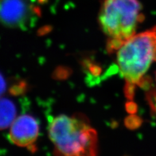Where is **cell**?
<instances>
[{
    "label": "cell",
    "instance_id": "5b68a950",
    "mask_svg": "<svg viewBox=\"0 0 156 156\" xmlns=\"http://www.w3.org/2000/svg\"><path fill=\"white\" fill-rule=\"evenodd\" d=\"M39 133V124L33 116L23 115L14 120L9 135V140L16 146L32 148Z\"/></svg>",
    "mask_w": 156,
    "mask_h": 156
},
{
    "label": "cell",
    "instance_id": "52a82bcc",
    "mask_svg": "<svg viewBox=\"0 0 156 156\" xmlns=\"http://www.w3.org/2000/svg\"><path fill=\"white\" fill-rule=\"evenodd\" d=\"M7 83L6 81L5 80V78L2 76V74L0 73V97H1L6 90Z\"/></svg>",
    "mask_w": 156,
    "mask_h": 156
},
{
    "label": "cell",
    "instance_id": "7a4b0ae2",
    "mask_svg": "<svg viewBox=\"0 0 156 156\" xmlns=\"http://www.w3.org/2000/svg\"><path fill=\"white\" fill-rule=\"evenodd\" d=\"M143 19L139 0H101L99 23L109 37V50H117L135 35L136 27Z\"/></svg>",
    "mask_w": 156,
    "mask_h": 156
},
{
    "label": "cell",
    "instance_id": "3957f363",
    "mask_svg": "<svg viewBox=\"0 0 156 156\" xmlns=\"http://www.w3.org/2000/svg\"><path fill=\"white\" fill-rule=\"evenodd\" d=\"M116 61L129 87L140 83L151 64L156 61V26L126 41L117 50Z\"/></svg>",
    "mask_w": 156,
    "mask_h": 156
},
{
    "label": "cell",
    "instance_id": "6da1fadb",
    "mask_svg": "<svg viewBox=\"0 0 156 156\" xmlns=\"http://www.w3.org/2000/svg\"><path fill=\"white\" fill-rule=\"evenodd\" d=\"M48 133L57 154L68 156L97 154L96 131L81 117L61 115L53 118Z\"/></svg>",
    "mask_w": 156,
    "mask_h": 156
},
{
    "label": "cell",
    "instance_id": "8992f818",
    "mask_svg": "<svg viewBox=\"0 0 156 156\" xmlns=\"http://www.w3.org/2000/svg\"><path fill=\"white\" fill-rule=\"evenodd\" d=\"M16 116V108L13 102L5 98H0V130L11 126Z\"/></svg>",
    "mask_w": 156,
    "mask_h": 156
},
{
    "label": "cell",
    "instance_id": "277c9868",
    "mask_svg": "<svg viewBox=\"0 0 156 156\" xmlns=\"http://www.w3.org/2000/svg\"><path fill=\"white\" fill-rule=\"evenodd\" d=\"M38 0H0V22L22 29L33 26L40 16Z\"/></svg>",
    "mask_w": 156,
    "mask_h": 156
}]
</instances>
